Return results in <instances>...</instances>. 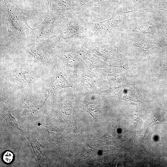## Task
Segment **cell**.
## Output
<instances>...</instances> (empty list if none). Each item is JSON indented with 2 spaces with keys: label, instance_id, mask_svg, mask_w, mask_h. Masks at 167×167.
<instances>
[{
  "label": "cell",
  "instance_id": "1",
  "mask_svg": "<svg viewBox=\"0 0 167 167\" xmlns=\"http://www.w3.org/2000/svg\"><path fill=\"white\" fill-rule=\"evenodd\" d=\"M8 10L7 24L8 31L14 36L26 37L30 28L27 20L29 15L14 4L4 0Z\"/></svg>",
  "mask_w": 167,
  "mask_h": 167
},
{
  "label": "cell",
  "instance_id": "2",
  "mask_svg": "<svg viewBox=\"0 0 167 167\" xmlns=\"http://www.w3.org/2000/svg\"><path fill=\"white\" fill-rule=\"evenodd\" d=\"M69 125L76 128V122L74 114L71 106L67 103L62 104L58 105L57 111Z\"/></svg>",
  "mask_w": 167,
  "mask_h": 167
},
{
  "label": "cell",
  "instance_id": "3",
  "mask_svg": "<svg viewBox=\"0 0 167 167\" xmlns=\"http://www.w3.org/2000/svg\"><path fill=\"white\" fill-rule=\"evenodd\" d=\"M11 76L13 79L24 85L33 83L38 78V75L34 71H19Z\"/></svg>",
  "mask_w": 167,
  "mask_h": 167
},
{
  "label": "cell",
  "instance_id": "4",
  "mask_svg": "<svg viewBox=\"0 0 167 167\" xmlns=\"http://www.w3.org/2000/svg\"><path fill=\"white\" fill-rule=\"evenodd\" d=\"M1 115L5 120L7 126L11 133L17 136L21 135L22 130L19 128L15 118L11 115V108H6Z\"/></svg>",
  "mask_w": 167,
  "mask_h": 167
},
{
  "label": "cell",
  "instance_id": "5",
  "mask_svg": "<svg viewBox=\"0 0 167 167\" xmlns=\"http://www.w3.org/2000/svg\"><path fill=\"white\" fill-rule=\"evenodd\" d=\"M82 105V108L87 112L93 117L94 121H97L100 112V107L94 101H85Z\"/></svg>",
  "mask_w": 167,
  "mask_h": 167
},
{
  "label": "cell",
  "instance_id": "6",
  "mask_svg": "<svg viewBox=\"0 0 167 167\" xmlns=\"http://www.w3.org/2000/svg\"><path fill=\"white\" fill-rule=\"evenodd\" d=\"M32 148L37 162L40 163L43 156V151L41 145L35 138L32 136H27Z\"/></svg>",
  "mask_w": 167,
  "mask_h": 167
},
{
  "label": "cell",
  "instance_id": "7",
  "mask_svg": "<svg viewBox=\"0 0 167 167\" xmlns=\"http://www.w3.org/2000/svg\"><path fill=\"white\" fill-rule=\"evenodd\" d=\"M60 75H57L55 80L47 88V91L48 92V95L44 103L49 97V96L55 92L57 88L65 86V81L64 80H63V78Z\"/></svg>",
  "mask_w": 167,
  "mask_h": 167
},
{
  "label": "cell",
  "instance_id": "8",
  "mask_svg": "<svg viewBox=\"0 0 167 167\" xmlns=\"http://www.w3.org/2000/svg\"><path fill=\"white\" fill-rule=\"evenodd\" d=\"M36 103V98L31 96L25 97L22 101L21 105L22 109L29 108L34 105Z\"/></svg>",
  "mask_w": 167,
  "mask_h": 167
},
{
  "label": "cell",
  "instance_id": "9",
  "mask_svg": "<svg viewBox=\"0 0 167 167\" xmlns=\"http://www.w3.org/2000/svg\"><path fill=\"white\" fill-rule=\"evenodd\" d=\"M14 155L13 153L10 151L5 152L2 155V159L6 163H9L12 161L13 159Z\"/></svg>",
  "mask_w": 167,
  "mask_h": 167
},
{
  "label": "cell",
  "instance_id": "10",
  "mask_svg": "<svg viewBox=\"0 0 167 167\" xmlns=\"http://www.w3.org/2000/svg\"><path fill=\"white\" fill-rule=\"evenodd\" d=\"M165 66L166 67V68H167V63L166 64Z\"/></svg>",
  "mask_w": 167,
  "mask_h": 167
}]
</instances>
